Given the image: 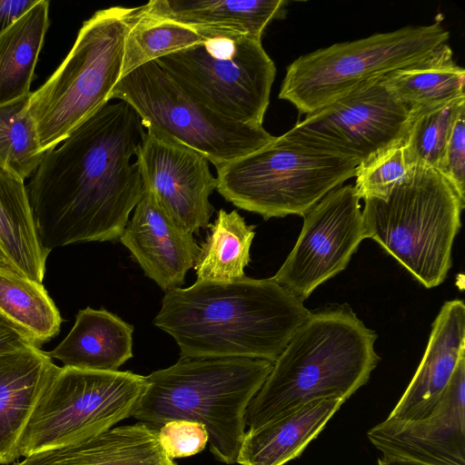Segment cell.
<instances>
[{"label":"cell","mask_w":465,"mask_h":465,"mask_svg":"<svg viewBox=\"0 0 465 465\" xmlns=\"http://www.w3.org/2000/svg\"><path fill=\"white\" fill-rule=\"evenodd\" d=\"M134 327L106 310L78 312L68 335L51 351L64 367L114 371L133 357Z\"/></svg>","instance_id":"obj_21"},{"label":"cell","mask_w":465,"mask_h":465,"mask_svg":"<svg viewBox=\"0 0 465 465\" xmlns=\"http://www.w3.org/2000/svg\"><path fill=\"white\" fill-rule=\"evenodd\" d=\"M30 94L0 105V167L23 181L34 174L45 155L28 111Z\"/></svg>","instance_id":"obj_29"},{"label":"cell","mask_w":465,"mask_h":465,"mask_svg":"<svg viewBox=\"0 0 465 465\" xmlns=\"http://www.w3.org/2000/svg\"><path fill=\"white\" fill-rule=\"evenodd\" d=\"M139 8L96 11L84 22L60 66L30 94L28 111L45 153L110 102L121 78L125 37Z\"/></svg>","instance_id":"obj_6"},{"label":"cell","mask_w":465,"mask_h":465,"mask_svg":"<svg viewBox=\"0 0 465 465\" xmlns=\"http://www.w3.org/2000/svg\"><path fill=\"white\" fill-rule=\"evenodd\" d=\"M135 163L143 190L180 225L198 233L209 225L216 190L210 162L199 152L153 130H146Z\"/></svg>","instance_id":"obj_14"},{"label":"cell","mask_w":465,"mask_h":465,"mask_svg":"<svg viewBox=\"0 0 465 465\" xmlns=\"http://www.w3.org/2000/svg\"><path fill=\"white\" fill-rule=\"evenodd\" d=\"M273 362L249 358H180L146 378L132 417L157 430L174 420L197 421L214 457L236 463L246 433L245 412Z\"/></svg>","instance_id":"obj_4"},{"label":"cell","mask_w":465,"mask_h":465,"mask_svg":"<svg viewBox=\"0 0 465 465\" xmlns=\"http://www.w3.org/2000/svg\"><path fill=\"white\" fill-rule=\"evenodd\" d=\"M14 465H176L163 451L158 430L137 422L86 440L30 454Z\"/></svg>","instance_id":"obj_19"},{"label":"cell","mask_w":465,"mask_h":465,"mask_svg":"<svg viewBox=\"0 0 465 465\" xmlns=\"http://www.w3.org/2000/svg\"><path fill=\"white\" fill-rule=\"evenodd\" d=\"M24 182L0 167V249L15 271L43 284L48 253L38 241Z\"/></svg>","instance_id":"obj_23"},{"label":"cell","mask_w":465,"mask_h":465,"mask_svg":"<svg viewBox=\"0 0 465 465\" xmlns=\"http://www.w3.org/2000/svg\"><path fill=\"white\" fill-rule=\"evenodd\" d=\"M202 39L194 27L146 14L142 5L125 37L121 77L143 64L190 47Z\"/></svg>","instance_id":"obj_28"},{"label":"cell","mask_w":465,"mask_h":465,"mask_svg":"<svg viewBox=\"0 0 465 465\" xmlns=\"http://www.w3.org/2000/svg\"><path fill=\"white\" fill-rule=\"evenodd\" d=\"M193 266L198 282H232L245 277L255 235L236 210L220 209Z\"/></svg>","instance_id":"obj_26"},{"label":"cell","mask_w":465,"mask_h":465,"mask_svg":"<svg viewBox=\"0 0 465 465\" xmlns=\"http://www.w3.org/2000/svg\"><path fill=\"white\" fill-rule=\"evenodd\" d=\"M416 167L409 158L403 136L373 152L356 166L355 193L363 200H387L393 187Z\"/></svg>","instance_id":"obj_31"},{"label":"cell","mask_w":465,"mask_h":465,"mask_svg":"<svg viewBox=\"0 0 465 465\" xmlns=\"http://www.w3.org/2000/svg\"><path fill=\"white\" fill-rule=\"evenodd\" d=\"M158 438L163 451L172 460L201 452L209 440L203 424L186 420L164 423L158 430Z\"/></svg>","instance_id":"obj_32"},{"label":"cell","mask_w":465,"mask_h":465,"mask_svg":"<svg viewBox=\"0 0 465 465\" xmlns=\"http://www.w3.org/2000/svg\"><path fill=\"white\" fill-rule=\"evenodd\" d=\"M464 338V302H446L432 323L426 351L412 380L387 419L414 421L433 413L465 354Z\"/></svg>","instance_id":"obj_17"},{"label":"cell","mask_w":465,"mask_h":465,"mask_svg":"<svg viewBox=\"0 0 465 465\" xmlns=\"http://www.w3.org/2000/svg\"><path fill=\"white\" fill-rule=\"evenodd\" d=\"M376 338L348 304L311 312L249 403L245 425L255 430L317 400L347 401L377 366Z\"/></svg>","instance_id":"obj_3"},{"label":"cell","mask_w":465,"mask_h":465,"mask_svg":"<svg viewBox=\"0 0 465 465\" xmlns=\"http://www.w3.org/2000/svg\"><path fill=\"white\" fill-rule=\"evenodd\" d=\"M146 378L131 371L59 367L22 434L19 456L96 436L132 416Z\"/></svg>","instance_id":"obj_11"},{"label":"cell","mask_w":465,"mask_h":465,"mask_svg":"<svg viewBox=\"0 0 465 465\" xmlns=\"http://www.w3.org/2000/svg\"><path fill=\"white\" fill-rule=\"evenodd\" d=\"M284 0H152L146 14L191 27L234 30L262 39L266 26L284 16Z\"/></svg>","instance_id":"obj_22"},{"label":"cell","mask_w":465,"mask_h":465,"mask_svg":"<svg viewBox=\"0 0 465 465\" xmlns=\"http://www.w3.org/2000/svg\"><path fill=\"white\" fill-rule=\"evenodd\" d=\"M367 437L384 457L427 465H465V354L432 414L414 421L386 419Z\"/></svg>","instance_id":"obj_15"},{"label":"cell","mask_w":465,"mask_h":465,"mask_svg":"<svg viewBox=\"0 0 465 465\" xmlns=\"http://www.w3.org/2000/svg\"><path fill=\"white\" fill-rule=\"evenodd\" d=\"M311 312L272 278L198 282L165 292L153 324L182 358H249L274 362Z\"/></svg>","instance_id":"obj_2"},{"label":"cell","mask_w":465,"mask_h":465,"mask_svg":"<svg viewBox=\"0 0 465 465\" xmlns=\"http://www.w3.org/2000/svg\"><path fill=\"white\" fill-rule=\"evenodd\" d=\"M0 313L39 347L60 331L61 316L42 283L0 265Z\"/></svg>","instance_id":"obj_27"},{"label":"cell","mask_w":465,"mask_h":465,"mask_svg":"<svg viewBox=\"0 0 465 465\" xmlns=\"http://www.w3.org/2000/svg\"><path fill=\"white\" fill-rule=\"evenodd\" d=\"M0 265H6V266H9V267H12L6 257L5 256V254L3 253L2 250L0 249ZM13 268V267H12ZM17 272V271H16Z\"/></svg>","instance_id":"obj_37"},{"label":"cell","mask_w":465,"mask_h":465,"mask_svg":"<svg viewBox=\"0 0 465 465\" xmlns=\"http://www.w3.org/2000/svg\"><path fill=\"white\" fill-rule=\"evenodd\" d=\"M410 118V109L391 94L381 76L306 114L278 138L358 165L373 152L403 137Z\"/></svg>","instance_id":"obj_12"},{"label":"cell","mask_w":465,"mask_h":465,"mask_svg":"<svg viewBox=\"0 0 465 465\" xmlns=\"http://www.w3.org/2000/svg\"><path fill=\"white\" fill-rule=\"evenodd\" d=\"M449 38L436 21L318 49L288 65L279 98L301 114H312L371 80L422 61Z\"/></svg>","instance_id":"obj_7"},{"label":"cell","mask_w":465,"mask_h":465,"mask_svg":"<svg viewBox=\"0 0 465 465\" xmlns=\"http://www.w3.org/2000/svg\"><path fill=\"white\" fill-rule=\"evenodd\" d=\"M439 172L465 203V109L455 121Z\"/></svg>","instance_id":"obj_33"},{"label":"cell","mask_w":465,"mask_h":465,"mask_svg":"<svg viewBox=\"0 0 465 465\" xmlns=\"http://www.w3.org/2000/svg\"><path fill=\"white\" fill-rule=\"evenodd\" d=\"M146 129L125 102H108L45 153L25 185L46 253L71 243L115 241L143 193L131 159Z\"/></svg>","instance_id":"obj_1"},{"label":"cell","mask_w":465,"mask_h":465,"mask_svg":"<svg viewBox=\"0 0 465 465\" xmlns=\"http://www.w3.org/2000/svg\"><path fill=\"white\" fill-rule=\"evenodd\" d=\"M366 238L377 242L426 288L440 285L451 267L454 238L465 206L444 176L417 166L387 200H364Z\"/></svg>","instance_id":"obj_5"},{"label":"cell","mask_w":465,"mask_h":465,"mask_svg":"<svg viewBox=\"0 0 465 465\" xmlns=\"http://www.w3.org/2000/svg\"><path fill=\"white\" fill-rule=\"evenodd\" d=\"M378 465H427L415 460L390 458L382 456L378 460Z\"/></svg>","instance_id":"obj_36"},{"label":"cell","mask_w":465,"mask_h":465,"mask_svg":"<svg viewBox=\"0 0 465 465\" xmlns=\"http://www.w3.org/2000/svg\"><path fill=\"white\" fill-rule=\"evenodd\" d=\"M463 109L465 95L440 105L410 111L404 140L409 158L415 166L439 171L451 130Z\"/></svg>","instance_id":"obj_30"},{"label":"cell","mask_w":465,"mask_h":465,"mask_svg":"<svg viewBox=\"0 0 465 465\" xmlns=\"http://www.w3.org/2000/svg\"><path fill=\"white\" fill-rule=\"evenodd\" d=\"M58 368L35 345L0 354V465L20 457L22 434Z\"/></svg>","instance_id":"obj_18"},{"label":"cell","mask_w":465,"mask_h":465,"mask_svg":"<svg viewBox=\"0 0 465 465\" xmlns=\"http://www.w3.org/2000/svg\"><path fill=\"white\" fill-rule=\"evenodd\" d=\"M348 159L286 143H271L216 168V190L239 209L265 220L303 216L334 188L355 174Z\"/></svg>","instance_id":"obj_10"},{"label":"cell","mask_w":465,"mask_h":465,"mask_svg":"<svg viewBox=\"0 0 465 465\" xmlns=\"http://www.w3.org/2000/svg\"><path fill=\"white\" fill-rule=\"evenodd\" d=\"M109 99L127 103L146 130L193 148L215 168L261 149L275 139L262 125L244 124L211 108L155 61L121 77Z\"/></svg>","instance_id":"obj_8"},{"label":"cell","mask_w":465,"mask_h":465,"mask_svg":"<svg viewBox=\"0 0 465 465\" xmlns=\"http://www.w3.org/2000/svg\"><path fill=\"white\" fill-rule=\"evenodd\" d=\"M36 2L37 0H0V35Z\"/></svg>","instance_id":"obj_35"},{"label":"cell","mask_w":465,"mask_h":465,"mask_svg":"<svg viewBox=\"0 0 465 465\" xmlns=\"http://www.w3.org/2000/svg\"><path fill=\"white\" fill-rule=\"evenodd\" d=\"M360 198L352 184L329 192L303 214L300 236L272 278L302 301L343 271L366 238Z\"/></svg>","instance_id":"obj_13"},{"label":"cell","mask_w":465,"mask_h":465,"mask_svg":"<svg viewBox=\"0 0 465 465\" xmlns=\"http://www.w3.org/2000/svg\"><path fill=\"white\" fill-rule=\"evenodd\" d=\"M49 25V2L37 0L0 35V105L31 93Z\"/></svg>","instance_id":"obj_25"},{"label":"cell","mask_w":465,"mask_h":465,"mask_svg":"<svg viewBox=\"0 0 465 465\" xmlns=\"http://www.w3.org/2000/svg\"><path fill=\"white\" fill-rule=\"evenodd\" d=\"M344 401H313L246 431L236 459L239 465H284L299 457L323 430Z\"/></svg>","instance_id":"obj_20"},{"label":"cell","mask_w":465,"mask_h":465,"mask_svg":"<svg viewBox=\"0 0 465 465\" xmlns=\"http://www.w3.org/2000/svg\"><path fill=\"white\" fill-rule=\"evenodd\" d=\"M382 83L410 111L440 105L465 95V71L455 63L447 43L422 61L383 75Z\"/></svg>","instance_id":"obj_24"},{"label":"cell","mask_w":465,"mask_h":465,"mask_svg":"<svg viewBox=\"0 0 465 465\" xmlns=\"http://www.w3.org/2000/svg\"><path fill=\"white\" fill-rule=\"evenodd\" d=\"M31 345L36 346L23 330L0 313V354Z\"/></svg>","instance_id":"obj_34"},{"label":"cell","mask_w":465,"mask_h":465,"mask_svg":"<svg viewBox=\"0 0 465 465\" xmlns=\"http://www.w3.org/2000/svg\"><path fill=\"white\" fill-rule=\"evenodd\" d=\"M194 28L201 42L155 62L215 111L262 125L276 67L262 39L224 28Z\"/></svg>","instance_id":"obj_9"},{"label":"cell","mask_w":465,"mask_h":465,"mask_svg":"<svg viewBox=\"0 0 465 465\" xmlns=\"http://www.w3.org/2000/svg\"><path fill=\"white\" fill-rule=\"evenodd\" d=\"M119 240L144 274L165 292L184 282L201 251L193 233L177 223L146 190Z\"/></svg>","instance_id":"obj_16"}]
</instances>
